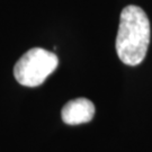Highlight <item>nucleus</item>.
I'll use <instances>...</instances> for the list:
<instances>
[{
    "mask_svg": "<svg viewBox=\"0 0 152 152\" xmlns=\"http://www.w3.org/2000/svg\"><path fill=\"white\" fill-rule=\"evenodd\" d=\"M150 37L151 27L145 11L137 6H126L121 12L115 43L120 60L131 66L140 64L147 55Z\"/></svg>",
    "mask_w": 152,
    "mask_h": 152,
    "instance_id": "1",
    "label": "nucleus"
},
{
    "mask_svg": "<svg viewBox=\"0 0 152 152\" xmlns=\"http://www.w3.org/2000/svg\"><path fill=\"white\" fill-rule=\"evenodd\" d=\"M59 64L56 54L41 48L27 51L14 68L15 79L23 86L37 87L53 73Z\"/></svg>",
    "mask_w": 152,
    "mask_h": 152,
    "instance_id": "2",
    "label": "nucleus"
},
{
    "mask_svg": "<svg viewBox=\"0 0 152 152\" xmlns=\"http://www.w3.org/2000/svg\"><path fill=\"white\" fill-rule=\"evenodd\" d=\"M95 106L87 98H77L64 105L61 112V117L65 124L79 125L88 123L94 118Z\"/></svg>",
    "mask_w": 152,
    "mask_h": 152,
    "instance_id": "3",
    "label": "nucleus"
}]
</instances>
